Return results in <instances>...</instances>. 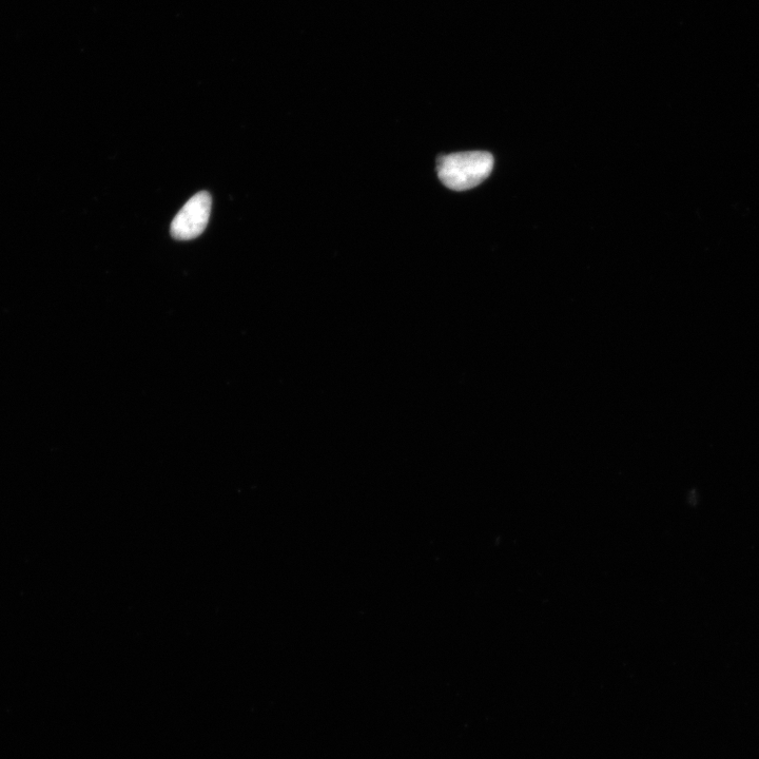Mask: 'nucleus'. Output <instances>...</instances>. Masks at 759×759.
Listing matches in <instances>:
<instances>
[{
    "label": "nucleus",
    "mask_w": 759,
    "mask_h": 759,
    "mask_svg": "<svg viewBox=\"0 0 759 759\" xmlns=\"http://www.w3.org/2000/svg\"><path fill=\"white\" fill-rule=\"evenodd\" d=\"M493 168V155L483 151L442 155L437 163L440 181L455 191L477 187L490 177Z\"/></svg>",
    "instance_id": "obj_1"
},
{
    "label": "nucleus",
    "mask_w": 759,
    "mask_h": 759,
    "mask_svg": "<svg viewBox=\"0 0 759 759\" xmlns=\"http://www.w3.org/2000/svg\"><path fill=\"white\" fill-rule=\"evenodd\" d=\"M210 212V194L199 192L175 216L171 224V236L178 241H189L200 237L208 225Z\"/></svg>",
    "instance_id": "obj_2"
}]
</instances>
